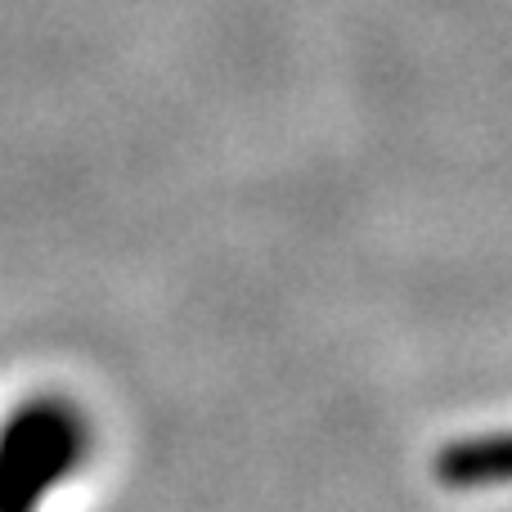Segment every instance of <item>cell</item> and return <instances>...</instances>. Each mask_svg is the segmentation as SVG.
<instances>
[{"label":"cell","instance_id":"6da1fadb","mask_svg":"<svg viewBox=\"0 0 512 512\" xmlns=\"http://www.w3.org/2000/svg\"><path fill=\"white\" fill-rule=\"evenodd\" d=\"M90 454V427L72 400L32 396L0 423V512H41L77 477Z\"/></svg>","mask_w":512,"mask_h":512}]
</instances>
